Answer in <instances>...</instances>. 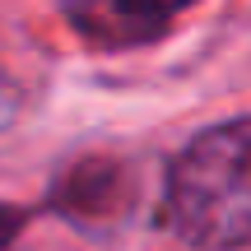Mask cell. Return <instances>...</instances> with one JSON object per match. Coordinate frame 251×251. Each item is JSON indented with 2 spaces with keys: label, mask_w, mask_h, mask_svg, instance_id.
<instances>
[{
  "label": "cell",
  "mask_w": 251,
  "mask_h": 251,
  "mask_svg": "<svg viewBox=\"0 0 251 251\" xmlns=\"http://www.w3.org/2000/svg\"><path fill=\"white\" fill-rule=\"evenodd\" d=\"M163 224L186 247H251V117L196 135L168 168Z\"/></svg>",
  "instance_id": "obj_1"
},
{
  "label": "cell",
  "mask_w": 251,
  "mask_h": 251,
  "mask_svg": "<svg viewBox=\"0 0 251 251\" xmlns=\"http://www.w3.org/2000/svg\"><path fill=\"white\" fill-rule=\"evenodd\" d=\"M191 5L196 0H61V14L89 47L130 51V47L158 42Z\"/></svg>",
  "instance_id": "obj_2"
},
{
  "label": "cell",
  "mask_w": 251,
  "mask_h": 251,
  "mask_svg": "<svg viewBox=\"0 0 251 251\" xmlns=\"http://www.w3.org/2000/svg\"><path fill=\"white\" fill-rule=\"evenodd\" d=\"M51 205L79 228H112L135 205V181L117 158H84L51 186Z\"/></svg>",
  "instance_id": "obj_3"
},
{
  "label": "cell",
  "mask_w": 251,
  "mask_h": 251,
  "mask_svg": "<svg viewBox=\"0 0 251 251\" xmlns=\"http://www.w3.org/2000/svg\"><path fill=\"white\" fill-rule=\"evenodd\" d=\"M19 102H24V89H19V84H14V75L0 65V130H5V126L19 117Z\"/></svg>",
  "instance_id": "obj_4"
},
{
  "label": "cell",
  "mask_w": 251,
  "mask_h": 251,
  "mask_svg": "<svg viewBox=\"0 0 251 251\" xmlns=\"http://www.w3.org/2000/svg\"><path fill=\"white\" fill-rule=\"evenodd\" d=\"M19 228H24V214H19V209H9V205H0V251L14 247Z\"/></svg>",
  "instance_id": "obj_5"
}]
</instances>
